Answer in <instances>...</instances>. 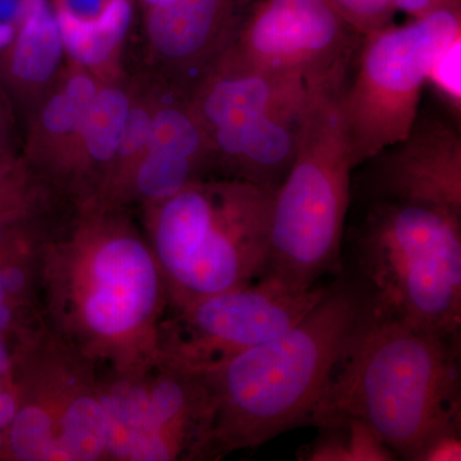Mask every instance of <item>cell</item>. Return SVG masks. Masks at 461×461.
Masks as SVG:
<instances>
[{"mask_svg": "<svg viewBox=\"0 0 461 461\" xmlns=\"http://www.w3.org/2000/svg\"><path fill=\"white\" fill-rule=\"evenodd\" d=\"M163 84L153 76L133 75L129 114L105 189L98 203L121 206V200L133 172L147 154L154 114L162 95Z\"/></svg>", "mask_w": 461, "mask_h": 461, "instance_id": "21", "label": "cell"}, {"mask_svg": "<svg viewBox=\"0 0 461 461\" xmlns=\"http://www.w3.org/2000/svg\"><path fill=\"white\" fill-rule=\"evenodd\" d=\"M100 83L93 72L68 58L57 83L23 130L21 158L53 194L54 182L74 147Z\"/></svg>", "mask_w": 461, "mask_h": 461, "instance_id": "17", "label": "cell"}, {"mask_svg": "<svg viewBox=\"0 0 461 461\" xmlns=\"http://www.w3.org/2000/svg\"><path fill=\"white\" fill-rule=\"evenodd\" d=\"M397 11L405 12L406 14L417 18L426 17L439 9L460 8V0H393Z\"/></svg>", "mask_w": 461, "mask_h": 461, "instance_id": "29", "label": "cell"}, {"mask_svg": "<svg viewBox=\"0 0 461 461\" xmlns=\"http://www.w3.org/2000/svg\"><path fill=\"white\" fill-rule=\"evenodd\" d=\"M254 0H165L142 11L145 74L189 95Z\"/></svg>", "mask_w": 461, "mask_h": 461, "instance_id": "12", "label": "cell"}, {"mask_svg": "<svg viewBox=\"0 0 461 461\" xmlns=\"http://www.w3.org/2000/svg\"><path fill=\"white\" fill-rule=\"evenodd\" d=\"M342 20L360 36L393 25L397 9L393 0H330Z\"/></svg>", "mask_w": 461, "mask_h": 461, "instance_id": "24", "label": "cell"}, {"mask_svg": "<svg viewBox=\"0 0 461 461\" xmlns=\"http://www.w3.org/2000/svg\"><path fill=\"white\" fill-rule=\"evenodd\" d=\"M60 209L0 215V304L41 308L42 248Z\"/></svg>", "mask_w": 461, "mask_h": 461, "instance_id": "19", "label": "cell"}, {"mask_svg": "<svg viewBox=\"0 0 461 461\" xmlns=\"http://www.w3.org/2000/svg\"><path fill=\"white\" fill-rule=\"evenodd\" d=\"M461 429L450 430L430 441L417 461H450L461 459Z\"/></svg>", "mask_w": 461, "mask_h": 461, "instance_id": "28", "label": "cell"}, {"mask_svg": "<svg viewBox=\"0 0 461 461\" xmlns=\"http://www.w3.org/2000/svg\"><path fill=\"white\" fill-rule=\"evenodd\" d=\"M273 193L209 177L140 206L141 227L165 277L168 309L259 280L269 258Z\"/></svg>", "mask_w": 461, "mask_h": 461, "instance_id": "4", "label": "cell"}, {"mask_svg": "<svg viewBox=\"0 0 461 461\" xmlns=\"http://www.w3.org/2000/svg\"><path fill=\"white\" fill-rule=\"evenodd\" d=\"M368 317L359 285L339 278L286 332L203 373L215 400L208 460L312 426Z\"/></svg>", "mask_w": 461, "mask_h": 461, "instance_id": "2", "label": "cell"}, {"mask_svg": "<svg viewBox=\"0 0 461 461\" xmlns=\"http://www.w3.org/2000/svg\"><path fill=\"white\" fill-rule=\"evenodd\" d=\"M133 12L135 0H111L91 20L56 14L67 57L89 69L100 81L123 74L122 53Z\"/></svg>", "mask_w": 461, "mask_h": 461, "instance_id": "20", "label": "cell"}, {"mask_svg": "<svg viewBox=\"0 0 461 461\" xmlns=\"http://www.w3.org/2000/svg\"><path fill=\"white\" fill-rule=\"evenodd\" d=\"M20 124L11 103L0 86V163L12 162L21 157Z\"/></svg>", "mask_w": 461, "mask_h": 461, "instance_id": "27", "label": "cell"}, {"mask_svg": "<svg viewBox=\"0 0 461 461\" xmlns=\"http://www.w3.org/2000/svg\"><path fill=\"white\" fill-rule=\"evenodd\" d=\"M460 36V8L363 36L353 83L341 91L357 167L409 135L436 60Z\"/></svg>", "mask_w": 461, "mask_h": 461, "instance_id": "8", "label": "cell"}, {"mask_svg": "<svg viewBox=\"0 0 461 461\" xmlns=\"http://www.w3.org/2000/svg\"><path fill=\"white\" fill-rule=\"evenodd\" d=\"M23 0H0V50L5 47L16 30Z\"/></svg>", "mask_w": 461, "mask_h": 461, "instance_id": "31", "label": "cell"}, {"mask_svg": "<svg viewBox=\"0 0 461 461\" xmlns=\"http://www.w3.org/2000/svg\"><path fill=\"white\" fill-rule=\"evenodd\" d=\"M351 248L372 315L460 339L461 214L373 200Z\"/></svg>", "mask_w": 461, "mask_h": 461, "instance_id": "5", "label": "cell"}, {"mask_svg": "<svg viewBox=\"0 0 461 461\" xmlns=\"http://www.w3.org/2000/svg\"><path fill=\"white\" fill-rule=\"evenodd\" d=\"M36 339L32 341H18V339L0 338V375H14L18 360Z\"/></svg>", "mask_w": 461, "mask_h": 461, "instance_id": "32", "label": "cell"}, {"mask_svg": "<svg viewBox=\"0 0 461 461\" xmlns=\"http://www.w3.org/2000/svg\"><path fill=\"white\" fill-rule=\"evenodd\" d=\"M39 302L48 330L98 372L124 375L157 362L168 295L131 208L63 206L42 248Z\"/></svg>", "mask_w": 461, "mask_h": 461, "instance_id": "1", "label": "cell"}, {"mask_svg": "<svg viewBox=\"0 0 461 461\" xmlns=\"http://www.w3.org/2000/svg\"><path fill=\"white\" fill-rule=\"evenodd\" d=\"M0 461H5V433L0 429Z\"/></svg>", "mask_w": 461, "mask_h": 461, "instance_id": "33", "label": "cell"}, {"mask_svg": "<svg viewBox=\"0 0 461 461\" xmlns=\"http://www.w3.org/2000/svg\"><path fill=\"white\" fill-rule=\"evenodd\" d=\"M373 200L435 206L461 214V136L456 127L418 115L403 140L373 157Z\"/></svg>", "mask_w": 461, "mask_h": 461, "instance_id": "13", "label": "cell"}, {"mask_svg": "<svg viewBox=\"0 0 461 461\" xmlns=\"http://www.w3.org/2000/svg\"><path fill=\"white\" fill-rule=\"evenodd\" d=\"M47 330L41 308L0 304V338L32 341Z\"/></svg>", "mask_w": 461, "mask_h": 461, "instance_id": "25", "label": "cell"}, {"mask_svg": "<svg viewBox=\"0 0 461 461\" xmlns=\"http://www.w3.org/2000/svg\"><path fill=\"white\" fill-rule=\"evenodd\" d=\"M105 461L208 460L215 400L203 373L158 359L140 371L99 372Z\"/></svg>", "mask_w": 461, "mask_h": 461, "instance_id": "9", "label": "cell"}, {"mask_svg": "<svg viewBox=\"0 0 461 461\" xmlns=\"http://www.w3.org/2000/svg\"><path fill=\"white\" fill-rule=\"evenodd\" d=\"M332 414L363 420L397 459L417 461L430 441L461 429L460 339L369 309L312 426Z\"/></svg>", "mask_w": 461, "mask_h": 461, "instance_id": "3", "label": "cell"}, {"mask_svg": "<svg viewBox=\"0 0 461 461\" xmlns=\"http://www.w3.org/2000/svg\"><path fill=\"white\" fill-rule=\"evenodd\" d=\"M360 41L362 36L330 0H254L213 67L295 76L318 87L341 86Z\"/></svg>", "mask_w": 461, "mask_h": 461, "instance_id": "11", "label": "cell"}, {"mask_svg": "<svg viewBox=\"0 0 461 461\" xmlns=\"http://www.w3.org/2000/svg\"><path fill=\"white\" fill-rule=\"evenodd\" d=\"M17 411L5 461H105L107 420L93 363L45 330L14 372Z\"/></svg>", "mask_w": 461, "mask_h": 461, "instance_id": "7", "label": "cell"}, {"mask_svg": "<svg viewBox=\"0 0 461 461\" xmlns=\"http://www.w3.org/2000/svg\"><path fill=\"white\" fill-rule=\"evenodd\" d=\"M133 75L102 81L53 191L66 205L98 202L107 185L129 114Z\"/></svg>", "mask_w": 461, "mask_h": 461, "instance_id": "16", "label": "cell"}, {"mask_svg": "<svg viewBox=\"0 0 461 461\" xmlns=\"http://www.w3.org/2000/svg\"><path fill=\"white\" fill-rule=\"evenodd\" d=\"M329 288L291 287L262 276L247 286L168 309L158 330V359L185 371H211L295 326Z\"/></svg>", "mask_w": 461, "mask_h": 461, "instance_id": "10", "label": "cell"}, {"mask_svg": "<svg viewBox=\"0 0 461 461\" xmlns=\"http://www.w3.org/2000/svg\"><path fill=\"white\" fill-rule=\"evenodd\" d=\"M327 89L330 87H318L295 76L213 67L187 99L209 135L263 115L300 120Z\"/></svg>", "mask_w": 461, "mask_h": 461, "instance_id": "14", "label": "cell"}, {"mask_svg": "<svg viewBox=\"0 0 461 461\" xmlns=\"http://www.w3.org/2000/svg\"><path fill=\"white\" fill-rule=\"evenodd\" d=\"M303 117L263 115L209 133L213 177L244 181L275 193L295 159Z\"/></svg>", "mask_w": 461, "mask_h": 461, "instance_id": "18", "label": "cell"}, {"mask_svg": "<svg viewBox=\"0 0 461 461\" xmlns=\"http://www.w3.org/2000/svg\"><path fill=\"white\" fill-rule=\"evenodd\" d=\"M345 85L321 91L300 124L295 159L273 193L269 258L263 276L311 288L341 272L355 160L341 109Z\"/></svg>", "mask_w": 461, "mask_h": 461, "instance_id": "6", "label": "cell"}, {"mask_svg": "<svg viewBox=\"0 0 461 461\" xmlns=\"http://www.w3.org/2000/svg\"><path fill=\"white\" fill-rule=\"evenodd\" d=\"M67 51L50 0H23L11 41L0 50V86L21 133L65 68Z\"/></svg>", "mask_w": 461, "mask_h": 461, "instance_id": "15", "label": "cell"}, {"mask_svg": "<svg viewBox=\"0 0 461 461\" xmlns=\"http://www.w3.org/2000/svg\"><path fill=\"white\" fill-rule=\"evenodd\" d=\"M460 50L461 36L451 42L450 47L438 57L429 78V83L435 85L455 112L460 111L461 104Z\"/></svg>", "mask_w": 461, "mask_h": 461, "instance_id": "26", "label": "cell"}, {"mask_svg": "<svg viewBox=\"0 0 461 461\" xmlns=\"http://www.w3.org/2000/svg\"><path fill=\"white\" fill-rule=\"evenodd\" d=\"M59 205V199L27 168L23 158L0 163V215L39 213Z\"/></svg>", "mask_w": 461, "mask_h": 461, "instance_id": "23", "label": "cell"}, {"mask_svg": "<svg viewBox=\"0 0 461 461\" xmlns=\"http://www.w3.org/2000/svg\"><path fill=\"white\" fill-rule=\"evenodd\" d=\"M317 438L303 446L297 459L311 461H390L396 454L375 430L353 415L332 414L315 424Z\"/></svg>", "mask_w": 461, "mask_h": 461, "instance_id": "22", "label": "cell"}, {"mask_svg": "<svg viewBox=\"0 0 461 461\" xmlns=\"http://www.w3.org/2000/svg\"><path fill=\"white\" fill-rule=\"evenodd\" d=\"M17 411V391L14 375H0V429L11 426Z\"/></svg>", "mask_w": 461, "mask_h": 461, "instance_id": "30", "label": "cell"}]
</instances>
